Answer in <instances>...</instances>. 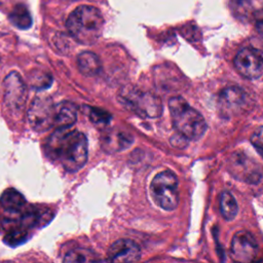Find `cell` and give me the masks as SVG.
<instances>
[{
  "label": "cell",
  "instance_id": "7c38bea8",
  "mask_svg": "<svg viewBox=\"0 0 263 263\" xmlns=\"http://www.w3.org/2000/svg\"><path fill=\"white\" fill-rule=\"evenodd\" d=\"M77 118V109L71 102H61L55 105V126L69 127L72 126Z\"/></svg>",
  "mask_w": 263,
  "mask_h": 263
},
{
  "label": "cell",
  "instance_id": "8992f818",
  "mask_svg": "<svg viewBox=\"0 0 263 263\" xmlns=\"http://www.w3.org/2000/svg\"><path fill=\"white\" fill-rule=\"evenodd\" d=\"M28 119L31 127L38 133L46 132L55 126V105L51 98L36 97L29 107Z\"/></svg>",
  "mask_w": 263,
  "mask_h": 263
},
{
  "label": "cell",
  "instance_id": "cb8c5ba5",
  "mask_svg": "<svg viewBox=\"0 0 263 263\" xmlns=\"http://www.w3.org/2000/svg\"><path fill=\"white\" fill-rule=\"evenodd\" d=\"M93 263H110L108 260H103V259H97Z\"/></svg>",
  "mask_w": 263,
  "mask_h": 263
},
{
  "label": "cell",
  "instance_id": "277c9868",
  "mask_svg": "<svg viewBox=\"0 0 263 263\" xmlns=\"http://www.w3.org/2000/svg\"><path fill=\"white\" fill-rule=\"evenodd\" d=\"M119 102L142 117H158L162 112L160 99L152 92L134 86L123 87L118 95Z\"/></svg>",
  "mask_w": 263,
  "mask_h": 263
},
{
  "label": "cell",
  "instance_id": "6da1fadb",
  "mask_svg": "<svg viewBox=\"0 0 263 263\" xmlns=\"http://www.w3.org/2000/svg\"><path fill=\"white\" fill-rule=\"evenodd\" d=\"M46 151L51 158L58 159L67 172H77L87 160V139L72 126L58 127L48 139Z\"/></svg>",
  "mask_w": 263,
  "mask_h": 263
},
{
  "label": "cell",
  "instance_id": "2e32d148",
  "mask_svg": "<svg viewBox=\"0 0 263 263\" xmlns=\"http://www.w3.org/2000/svg\"><path fill=\"white\" fill-rule=\"evenodd\" d=\"M9 21L13 26L22 30L28 29L32 25L31 13L24 4H17L13 7L9 14Z\"/></svg>",
  "mask_w": 263,
  "mask_h": 263
},
{
  "label": "cell",
  "instance_id": "3957f363",
  "mask_svg": "<svg viewBox=\"0 0 263 263\" xmlns=\"http://www.w3.org/2000/svg\"><path fill=\"white\" fill-rule=\"evenodd\" d=\"M172 121L178 134L189 140H198L206 130L203 116L192 108L182 97H174L168 101Z\"/></svg>",
  "mask_w": 263,
  "mask_h": 263
},
{
  "label": "cell",
  "instance_id": "e0dca14e",
  "mask_svg": "<svg viewBox=\"0 0 263 263\" xmlns=\"http://www.w3.org/2000/svg\"><path fill=\"white\" fill-rule=\"evenodd\" d=\"M255 17V34L251 38V47L263 60V9L256 11Z\"/></svg>",
  "mask_w": 263,
  "mask_h": 263
},
{
  "label": "cell",
  "instance_id": "30bf717a",
  "mask_svg": "<svg viewBox=\"0 0 263 263\" xmlns=\"http://www.w3.org/2000/svg\"><path fill=\"white\" fill-rule=\"evenodd\" d=\"M141 255L137 242L128 238H121L111 245L108 251L110 263H135Z\"/></svg>",
  "mask_w": 263,
  "mask_h": 263
},
{
  "label": "cell",
  "instance_id": "ba28073f",
  "mask_svg": "<svg viewBox=\"0 0 263 263\" xmlns=\"http://www.w3.org/2000/svg\"><path fill=\"white\" fill-rule=\"evenodd\" d=\"M258 253L255 237L246 230L237 231L231 240L230 256L236 263H252Z\"/></svg>",
  "mask_w": 263,
  "mask_h": 263
},
{
  "label": "cell",
  "instance_id": "603a6c76",
  "mask_svg": "<svg viewBox=\"0 0 263 263\" xmlns=\"http://www.w3.org/2000/svg\"><path fill=\"white\" fill-rule=\"evenodd\" d=\"M251 143L263 157V126H259L251 136Z\"/></svg>",
  "mask_w": 263,
  "mask_h": 263
},
{
  "label": "cell",
  "instance_id": "4fadbf2b",
  "mask_svg": "<svg viewBox=\"0 0 263 263\" xmlns=\"http://www.w3.org/2000/svg\"><path fill=\"white\" fill-rule=\"evenodd\" d=\"M77 66L80 73L85 76H96L102 69L99 57L91 51H83L77 57Z\"/></svg>",
  "mask_w": 263,
  "mask_h": 263
},
{
  "label": "cell",
  "instance_id": "d6986e66",
  "mask_svg": "<svg viewBox=\"0 0 263 263\" xmlns=\"http://www.w3.org/2000/svg\"><path fill=\"white\" fill-rule=\"evenodd\" d=\"M220 212L223 218L228 221L234 219L237 215V202L228 191H223L220 195Z\"/></svg>",
  "mask_w": 263,
  "mask_h": 263
},
{
  "label": "cell",
  "instance_id": "44dd1931",
  "mask_svg": "<svg viewBox=\"0 0 263 263\" xmlns=\"http://www.w3.org/2000/svg\"><path fill=\"white\" fill-rule=\"evenodd\" d=\"M88 116L91 122L98 126H106L111 120V115L107 111L95 107L88 108Z\"/></svg>",
  "mask_w": 263,
  "mask_h": 263
},
{
  "label": "cell",
  "instance_id": "ac0fdd59",
  "mask_svg": "<svg viewBox=\"0 0 263 263\" xmlns=\"http://www.w3.org/2000/svg\"><path fill=\"white\" fill-rule=\"evenodd\" d=\"M97 259L92 251L85 248H76L65 255L63 263H93Z\"/></svg>",
  "mask_w": 263,
  "mask_h": 263
},
{
  "label": "cell",
  "instance_id": "52a82bcc",
  "mask_svg": "<svg viewBox=\"0 0 263 263\" xmlns=\"http://www.w3.org/2000/svg\"><path fill=\"white\" fill-rule=\"evenodd\" d=\"M4 85V103L9 112L13 114H18L23 111L27 90L24 80L17 72H10L3 81Z\"/></svg>",
  "mask_w": 263,
  "mask_h": 263
},
{
  "label": "cell",
  "instance_id": "5bb4252c",
  "mask_svg": "<svg viewBox=\"0 0 263 263\" xmlns=\"http://www.w3.org/2000/svg\"><path fill=\"white\" fill-rule=\"evenodd\" d=\"M132 143V138L129 135L122 132H109L102 140V147L109 152L120 151Z\"/></svg>",
  "mask_w": 263,
  "mask_h": 263
},
{
  "label": "cell",
  "instance_id": "7402d4cb",
  "mask_svg": "<svg viewBox=\"0 0 263 263\" xmlns=\"http://www.w3.org/2000/svg\"><path fill=\"white\" fill-rule=\"evenodd\" d=\"M31 85L34 88L37 89H43L48 87L51 84V76L48 73H43V72H38L34 73L31 75Z\"/></svg>",
  "mask_w": 263,
  "mask_h": 263
},
{
  "label": "cell",
  "instance_id": "7a4b0ae2",
  "mask_svg": "<svg viewBox=\"0 0 263 263\" xmlns=\"http://www.w3.org/2000/svg\"><path fill=\"white\" fill-rule=\"evenodd\" d=\"M66 27L71 37L78 43L90 45L102 35L104 17L97 7L81 5L69 14Z\"/></svg>",
  "mask_w": 263,
  "mask_h": 263
},
{
  "label": "cell",
  "instance_id": "9c48e42d",
  "mask_svg": "<svg viewBox=\"0 0 263 263\" xmlns=\"http://www.w3.org/2000/svg\"><path fill=\"white\" fill-rule=\"evenodd\" d=\"M236 71L245 78L256 79L263 74V60L252 47L240 49L233 61Z\"/></svg>",
  "mask_w": 263,
  "mask_h": 263
},
{
  "label": "cell",
  "instance_id": "8fae6325",
  "mask_svg": "<svg viewBox=\"0 0 263 263\" xmlns=\"http://www.w3.org/2000/svg\"><path fill=\"white\" fill-rule=\"evenodd\" d=\"M246 104V93L238 86L224 88L218 97V106L224 115H233L240 112Z\"/></svg>",
  "mask_w": 263,
  "mask_h": 263
},
{
  "label": "cell",
  "instance_id": "ffe728a7",
  "mask_svg": "<svg viewBox=\"0 0 263 263\" xmlns=\"http://www.w3.org/2000/svg\"><path fill=\"white\" fill-rule=\"evenodd\" d=\"M27 236H28V230L23 228L22 226H18L10 229L6 233L4 237V241L9 246H16L18 243L26 241L28 238Z\"/></svg>",
  "mask_w": 263,
  "mask_h": 263
},
{
  "label": "cell",
  "instance_id": "5b68a950",
  "mask_svg": "<svg viewBox=\"0 0 263 263\" xmlns=\"http://www.w3.org/2000/svg\"><path fill=\"white\" fill-rule=\"evenodd\" d=\"M151 196L155 203L165 211L176 209L179 201L178 178L172 171L158 173L151 182Z\"/></svg>",
  "mask_w": 263,
  "mask_h": 263
},
{
  "label": "cell",
  "instance_id": "d4e9b609",
  "mask_svg": "<svg viewBox=\"0 0 263 263\" xmlns=\"http://www.w3.org/2000/svg\"><path fill=\"white\" fill-rule=\"evenodd\" d=\"M67 1H77V0H67Z\"/></svg>",
  "mask_w": 263,
  "mask_h": 263
},
{
  "label": "cell",
  "instance_id": "9a60e30c",
  "mask_svg": "<svg viewBox=\"0 0 263 263\" xmlns=\"http://www.w3.org/2000/svg\"><path fill=\"white\" fill-rule=\"evenodd\" d=\"M1 206L10 213H16L23 210L26 204V199L22 193L13 188L6 189L0 197Z\"/></svg>",
  "mask_w": 263,
  "mask_h": 263
}]
</instances>
